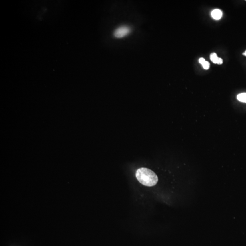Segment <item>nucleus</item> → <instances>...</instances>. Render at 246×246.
<instances>
[{"instance_id": "nucleus-8", "label": "nucleus", "mask_w": 246, "mask_h": 246, "mask_svg": "<svg viewBox=\"0 0 246 246\" xmlns=\"http://www.w3.org/2000/svg\"><path fill=\"white\" fill-rule=\"evenodd\" d=\"M205 61V59L204 58H202V57H201V58H200V59H199V63H201V64H202V63H203Z\"/></svg>"}, {"instance_id": "nucleus-4", "label": "nucleus", "mask_w": 246, "mask_h": 246, "mask_svg": "<svg viewBox=\"0 0 246 246\" xmlns=\"http://www.w3.org/2000/svg\"><path fill=\"white\" fill-rule=\"evenodd\" d=\"M237 99L240 102L246 103V93H243L237 95Z\"/></svg>"}, {"instance_id": "nucleus-1", "label": "nucleus", "mask_w": 246, "mask_h": 246, "mask_svg": "<svg viewBox=\"0 0 246 246\" xmlns=\"http://www.w3.org/2000/svg\"><path fill=\"white\" fill-rule=\"evenodd\" d=\"M136 177L141 184L147 187H153L157 183L158 178L155 172L146 168H141L137 170Z\"/></svg>"}, {"instance_id": "nucleus-9", "label": "nucleus", "mask_w": 246, "mask_h": 246, "mask_svg": "<svg viewBox=\"0 0 246 246\" xmlns=\"http://www.w3.org/2000/svg\"><path fill=\"white\" fill-rule=\"evenodd\" d=\"M243 55H244V56H246V50L245 51L244 53H243Z\"/></svg>"}, {"instance_id": "nucleus-6", "label": "nucleus", "mask_w": 246, "mask_h": 246, "mask_svg": "<svg viewBox=\"0 0 246 246\" xmlns=\"http://www.w3.org/2000/svg\"><path fill=\"white\" fill-rule=\"evenodd\" d=\"M201 65L205 69H209V67H210V63H209V62L206 61H205Z\"/></svg>"}, {"instance_id": "nucleus-7", "label": "nucleus", "mask_w": 246, "mask_h": 246, "mask_svg": "<svg viewBox=\"0 0 246 246\" xmlns=\"http://www.w3.org/2000/svg\"><path fill=\"white\" fill-rule=\"evenodd\" d=\"M223 63V60L221 58H218V61L217 62V64H221Z\"/></svg>"}, {"instance_id": "nucleus-3", "label": "nucleus", "mask_w": 246, "mask_h": 246, "mask_svg": "<svg viewBox=\"0 0 246 246\" xmlns=\"http://www.w3.org/2000/svg\"><path fill=\"white\" fill-rule=\"evenodd\" d=\"M211 16L215 20H219L223 16L222 11L219 9H215L211 12Z\"/></svg>"}, {"instance_id": "nucleus-5", "label": "nucleus", "mask_w": 246, "mask_h": 246, "mask_svg": "<svg viewBox=\"0 0 246 246\" xmlns=\"http://www.w3.org/2000/svg\"><path fill=\"white\" fill-rule=\"evenodd\" d=\"M210 59L211 61L214 63H217V62L218 61V57L217 56L216 53H212L210 55Z\"/></svg>"}, {"instance_id": "nucleus-2", "label": "nucleus", "mask_w": 246, "mask_h": 246, "mask_svg": "<svg viewBox=\"0 0 246 246\" xmlns=\"http://www.w3.org/2000/svg\"><path fill=\"white\" fill-rule=\"evenodd\" d=\"M131 32V28L128 26H121L115 31L114 36L116 38H122L127 36Z\"/></svg>"}]
</instances>
